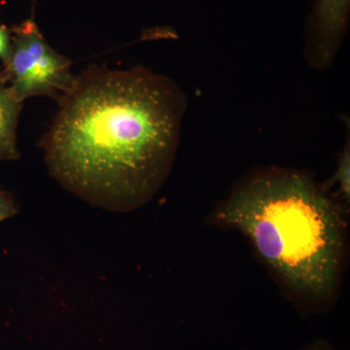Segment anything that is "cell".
Returning a JSON list of instances; mask_svg holds the SVG:
<instances>
[{"mask_svg":"<svg viewBox=\"0 0 350 350\" xmlns=\"http://www.w3.org/2000/svg\"><path fill=\"white\" fill-rule=\"evenodd\" d=\"M216 219L250 239L295 293L329 301L337 287L344 228L330 198L305 174L273 170L244 182Z\"/></svg>","mask_w":350,"mask_h":350,"instance_id":"cell-2","label":"cell"},{"mask_svg":"<svg viewBox=\"0 0 350 350\" xmlns=\"http://www.w3.org/2000/svg\"><path fill=\"white\" fill-rule=\"evenodd\" d=\"M41 147L50 174L94 206L131 211L151 199L178 146L185 94L150 69L89 66L59 100Z\"/></svg>","mask_w":350,"mask_h":350,"instance_id":"cell-1","label":"cell"},{"mask_svg":"<svg viewBox=\"0 0 350 350\" xmlns=\"http://www.w3.org/2000/svg\"><path fill=\"white\" fill-rule=\"evenodd\" d=\"M350 0H315L308 25L306 57L313 68H330L349 25Z\"/></svg>","mask_w":350,"mask_h":350,"instance_id":"cell-4","label":"cell"},{"mask_svg":"<svg viewBox=\"0 0 350 350\" xmlns=\"http://www.w3.org/2000/svg\"><path fill=\"white\" fill-rule=\"evenodd\" d=\"M349 165L350 153L349 145L345 146L344 152L340 155L337 172H336V180L338 183V187L345 196V199L349 200Z\"/></svg>","mask_w":350,"mask_h":350,"instance_id":"cell-6","label":"cell"},{"mask_svg":"<svg viewBox=\"0 0 350 350\" xmlns=\"http://www.w3.org/2000/svg\"><path fill=\"white\" fill-rule=\"evenodd\" d=\"M18 213L17 204L12 196L0 188V224Z\"/></svg>","mask_w":350,"mask_h":350,"instance_id":"cell-8","label":"cell"},{"mask_svg":"<svg viewBox=\"0 0 350 350\" xmlns=\"http://www.w3.org/2000/svg\"><path fill=\"white\" fill-rule=\"evenodd\" d=\"M12 51L3 70L14 94L24 103L32 96L59 100L75 81L71 61L57 52L33 18L11 29Z\"/></svg>","mask_w":350,"mask_h":350,"instance_id":"cell-3","label":"cell"},{"mask_svg":"<svg viewBox=\"0 0 350 350\" xmlns=\"http://www.w3.org/2000/svg\"><path fill=\"white\" fill-rule=\"evenodd\" d=\"M23 103L0 72V163L19 159L17 133Z\"/></svg>","mask_w":350,"mask_h":350,"instance_id":"cell-5","label":"cell"},{"mask_svg":"<svg viewBox=\"0 0 350 350\" xmlns=\"http://www.w3.org/2000/svg\"><path fill=\"white\" fill-rule=\"evenodd\" d=\"M304 350H335L332 349L331 345H329L325 342H314L310 347H306Z\"/></svg>","mask_w":350,"mask_h":350,"instance_id":"cell-9","label":"cell"},{"mask_svg":"<svg viewBox=\"0 0 350 350\" xmlns=\"http://www.w3.org/2000/svg\"><path fill=\"white\" fill-rule=\"evenodd\" d=\"M12 51V33L11 29L6 25H0V62L5 66L10 59Z\"/></svg>","mask_w":350,"mask_h":350,"instance_id":"cell-7","label":"cell"}]
</instances>
